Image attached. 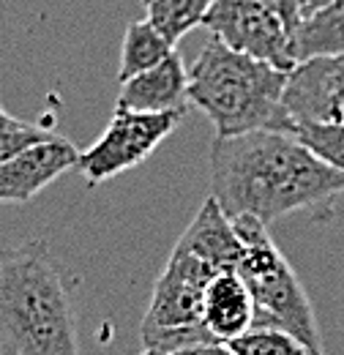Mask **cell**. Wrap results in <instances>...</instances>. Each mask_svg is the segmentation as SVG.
Here are the masks:
<instances>
[{
    "mask_svg": "<svg viewBox=\"0 0 344 355\" xmlns=\"http://www.w3.org/2000/svg\"><path fill=\"white\" fill-rule=\"evenodd\" d=\"M287 74L211 39L189 69V104L208 115L216 137L293 134L295 123L284 110Z\"/></svg>",
    "mask_w": 344,
    "mask_h": 355,
    "instance_id": "obj_3",
    "label": "cell"
},
{
    "mask_svg": "<svg viewBox=\"0 0 344 355\" xmlns=\"http://www.w3.org/2000/svg\"><path fill=\"white\" fill-rule=\"evenodd\" d=\"M262 3L282 19V25L287 28V33L295 36L298 25H301L303 17H306V0H262Z\"/></svg>",
    "mask_w": 344,
    "mask_h": 355,
    "instance_id": "obj_20",
    "label": "cell"
},
{
    "mask_svg": "<svg viewBox=\"0 0 344 355\" xmlns=\"http://www.w3.org/2000/svg\"><path fill=\"white\" fill-rule=\"evenodd\" d=\"M203 28L224 46L270 63L273 69L293 71L298 63L293 36L262 0H211Z\"/></svg>",
    "mask_w": 344,
    "mask_h": 355,
    "instance_id": "obj_6",
    "label": "cell"
},
{
    "mask_svg": "<svg viewBox=\"0 0 344 355\" xmlns=\"http://www.w3.org/2000/svg\"><path fill=\"white\" fill-rule=\"evenodd\" d=\"M77 162L80 150L60 134L49 142L22 150L19 156L0 164V202H31L52 180H58L69 170H77Z\"/></svg>",
    "mask_w": 344,
    "mask_h": 355,
    "instance_id": "obj_9",
    "label": "cell"
},
{
    "mask_svg": "<svg viewBox=\"0 0 344 355\" xmlns=\"http://www.w3.org/2000/svg\"><path fill=\"white\" fill-rule=\"evenodd\" d=\"M208 8H211V0H153L145 6L148 11L145 19L167 44L175 46L189 31L203 25Z\"/></svg>",
    "mask_w": 344,
    "mask_h": 355,
    "instance_id": "obj_15",
    "label": "cell"
},
{
    "mask_svg": "<svg viewBox=\"0 0 344 355\" xmlns=\"http://www.w3.org/2000/svg\"><path fill=\"white\" fill-rule=\"evenodd\" d=\"M175 355H235L227 345L216 342V345H200V347H191V350H183V353Z\"/></svg>",
    "mask_w": 344,
    "mask_h": 355,
    "instance_id": "obj_21",
    "label": "cell"
},
{
    "mask_svg": "<svg viewBox=\"0 0 344 355\" xmlns=\"http://www.w3.org/2000/svg\"><path fill=\"white\" fill-rule=\"evenodd\" d=\"M293 137L320 162L344 173V123H303L295 126Z\"/></svg>",
    "mask_w": 344,
    "mask_h": 355,
    "instance_id": "obj_18",
    "label": "cell"
},
{
    "mask_svg": "<svg viewBox=\"0 0 344 355\" xmlns=\"http://www.w3.org/2000/svg\"><path fill=\"white\" fill-rule=\"evenodd\" d=\"M255 320L252 295L238 276V270H218L205 287L200 322L214 334L221 345L246 334Z\"/></svg>",
    "mask_w": 344,
    "mask_h": 355,
    "instance_id": "obj_11",
    "label": "cell"
},
{
    "mask_svg": "<svg viewBox=\"0 0 344 355\" xmlns=\"http://www.w3.org/2000/svg\"><path fill=\"white\" fill-rule=\"evenodd\" d=\"M284 110L295 126L344 123V55L298 60L287 74Z\"/></svg>",
    "mask_w": 344,
    "mask_h": 355,
    "instance_id": "obj_8",
    "label": "cell"
},
{
    "mask_svg": "<svg viewBox=\"0 0 344 355\" xmlns=\"http://www.w3.org/2000/svg\"><path fill=\"white\" fill-rule=\"evenodd\" d=\"M230 222L235 227L238 241L243 243V254L235 270L243 279L255 304L252 328L284 331L303 342L309 350L322 353V336L311 301L298 273L268 235V227L255 216H235Z\"/></svg>",
    "mask_w": 344,
    "mask_h": 355,
    "instance_id": "obj_4",
    "label": "cell"
},
{
    "mask_svg": "<svg viewBox=\"0 0 344 355\" xmlns=\"http://www.w3.org/2000/svg\"><path fill=\"white\" fill-rule=\"evenodd\" d=\"M148 3H153V0H142V6H148Z\"/></svg>",
    "mask_w": 344,
    "mask_h": 355,
    "instance_id": "obj_24",
    "label": "cell"
},
{
    "mask_svg": "<svg viewBox=\"0 0 344 355\" xmlns=\"http://www.w3.org/2000/svg\"><path fill=\"white\" fill-rule=\"evenodd\" d=\"M214 276V268L205 266L189 249L175 243L167 266L153 284V295H150V304H148V311L142 317L139 331L200 322L205 287Z\"/></svg>",
    "mask_w": 344,
    "mask_h": 355,
    "instance_id": "obj_7",
    "label": "cell"
},
{
    "mask_svg": "<svg viewBox=\"0 0 344 355\" xmlns=\"http://www.w3.org/2000/svg\"><path fill=\"white\" fill-rule=\"evenodd\" d=\"M115 110L126 112H180L189 110V69L172 52L159 66L121 83Z\"/></svg>",
    "mask_w": 344,
    "mask_h": 355,
    "instance_id": "obj_10",
    "label": "cell"
},
{
    "mask_svg": "<svg viewBox=\"0 0 344 355\" xmlns=\"http://www.w3.org/2000/svg\"><path fill=\"white\" fill-rule=\"evenodd\" d=\"M328 3H331V0H306V17L314 14V11H320V8L328 6ZM306 17H303V19H306Z\"/></svg>",
    "mask_w": 344,
    "mask_h": 355,
    "instance_id": "obj_22",
    "label": "cell"
},
{
    "mask_svg": "<svg viewBox=\"0 0 344 355\" xmlns=\"http://www.w3.org/2000/svg\"><path fill=\"white\" fill-rule=\"evenodd\" d=\"M175 46L167 44L148 19H139V22H129L126 28V36H123V49H121V71H118V80L126 83L131 77L159 66L162 60H167Z\"/></svg>",
    "mask_w": 344,
    "mask_h": 355,
    "instance_id": "obj_14",
    "label": "cell"
},
{
    "mask_svg": "<svg viewBox=\"0 0 344 355\" xmlns=\"http://www.w3.org/2000/svg\"><path fill=\"white\" fill-rule=\"evenodd\" d=\"M344 191V173L320 162L293 134L249 132L216 137L211 145V197L227 219L268 224L325 205Z\"/></svg>",
    "mask_w": 344,
    "mask_h": 355,
    "instance_id": "obj_1",
    "label": "cell"
},
{
    "mask_svg": "<svg viewBox=\"0 0 344 355\" xmlns=\"http://www.w3.org/2000/svg\"><path fill=\"white\" fill-rule=\"evenodd\" d=\"M142 334V345L145 350H156L162 355H175L200 345H216L214 334L203 325V322H191V325H175V328H150V331H139Z\"/></svg>",
    "mask_w": 344,
    "mask_h": 355,
    "instance_id": "obj_17",
    "label": "cell"
},
{
    "mask_svg": "<svg viewBox=\"0 0 344 355\" xmlns=\"http://www.w3.org/2000/svg\"><path fill=\"white\" fill-rule=\"evenodd\" d=\"M180 118H183L180 112L115 110L110 118V126L101 132V137L85 153H80L77 170L90 186H98L112 175L139 167L178 129Z\"/></svg>",
    "mask_w": 344,
    "mask_h": 355,
    "instance_id": "obj_5",
    "label": "cell"
},
{
    "mask_svg": "<svg viewBox=\"0 0 344 355\" xmlns=\"http://www.w3.org/2000/svg\"><path fill=\"white\" fill-rule=\"evenodd\" d=\"M142 355H162V353H156V350H145Z\"/></svg>",
    "mask_w": 344,
    "mask_h": 355,
    "instance_id": "obj_23",
    "label": "cell"
},
{
    "mask_svg": "<svg viewBox=\"0 0 344 355\" xmlns=\"http://www.w3.org/2000/svg\"><path fill=\"white\" fill-rule=\"evenodd\" d=\"M295 58H334L344 55V0H331L309 14L293 36Z\"/></svg>",
    "mask_w": 344,
    "mask_h": 355,
    "instance_id": "obj_13",
    "label": "cell"
},
{
    "mask_svg": "<svg viewBox=\"0 0 344 355\" xmlns=\"http://www.w3.org/2000/svg\"><path fill=\"white\" fill-rule=\"evenodd\" d=\"M58 134L52 132L49 126L44 123H25V121H17L14 115H8L3 107H0V164L19 156L22 150L33 148V145H42L55 139Z\"/></svg>",
    "mask_w": 344,
    "mask_h": 355,
    "instance_id": "obj_19",
    "label": "cell"
},
{
    "mask_svg": "<svg viewBox=\"0 0 344 355\" xmlns=\"http://www.w3.org/2000/svg\"><path fill=\"white\" fill-rule=\"evenodd\" d=\"M178 246L189 249L194 257H200L205 266L218 270H235L243 254V243L235 235L232 222L221 214L218 202L208 197L197 216L186 227V232L178 238Z\"/></svg>",
    "mask_w": 344,
    "mask_h": 355,
    "instance_id": "obj_12",
    "label": "cell"
},
{
    "mask_svg": "<svg viewBox=\"0 0 344 355\" xmlns=\"http://www.w3.org/2000/svg\"><path fill=\"white\" fill-rule=\"evenodd\" d=\"M0 355H80L66 276L42 238L0 246Z\"/></svg>",
    "mask_w": 344,
    "mask_h": 355,
    "instance_id": "obj_2",
    "label": "cell"
},
{
    "mask_svg": "<svg viewBox=\"0 0 344 355\" xmlns=\"http://www.w3.org/2000/svg\"><path fill=\"white\" fill-rule=\"evenodd\" d=\"M227 347L235 355H322L309 350L295 336L284 331H273V328H252L230 339Z\"/></svg>",
    "mask_w": 344,
    "mask_h": 355,
    "instance_id": "obj_16",
    "label": "cell"
}]
</instances>
